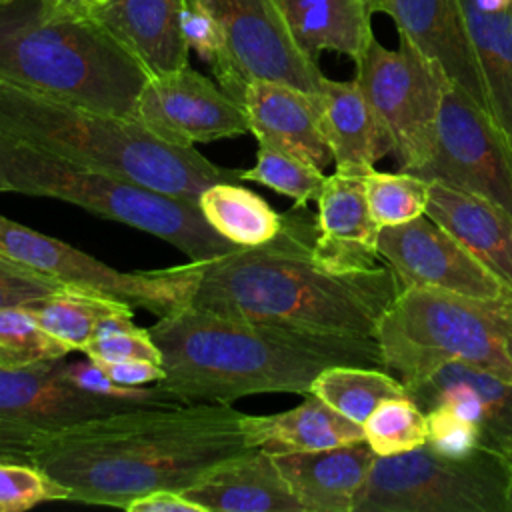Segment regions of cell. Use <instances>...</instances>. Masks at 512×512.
Returning a JSON list of instances; mask_svg holds the SVG:
<instances>
[{
  "label": "cell",
  "mask_w": 512,
  "mask_h": 512,
  "mask_svg": "<svg viewBox=\"0 0 512 512\" xmlns=\"http://www.w3.org/2000/svg\"><path fill=\"white\" fill-rule=\"evenodd\" d=\"M244 412L190 402L132 408L40 436L28 460L70 490V500L124 508L150 492L188 488L224 458L250 450Z\"/></svg>",
  "instance_id": "1"
},
{
  "label": "cell",
  "mask_w": 512,
  "mask_h": 512,
  "mask_svg": "<svg viewBox=\"0 0 512 512\" xmlns=\"http://www.w3.org/2000/svg\"><path fill=\"white\" fill-rule=\"evenodd\" d=\"M314 236L316 216L294 204L272 240L204 260L190 304L246 322L376 338L400 292L394 270H330L312 254Z\"/></svg>",
  "instance_id": "2"
},
{
  "label": "cell",
  "mask_w": 512,
  "mask_h": 512,
  "mask_svg": "<svg viewBox=\"0 0 512 512\" xmlns=\"http://www.w3.org/2000/svg\"><path fill=\"white\" fill-rule=\"evenodd\" d=\"M148 332L164 366L156 384L184 404H232L266 392L308 396L328 366L382 368L376 338L246 322L194 304L158 318Z\"/></svg>",
  "instance_id": "3"
},
{
  "label": "cell",
  "mask_w": 512,
  "mask_h": 512,
  "mask_svg": "<svg viewBox=\"0 0 512 512\" xmlns=\"http://www.w3.org/2000/svg\"><path fill=\"white\" fill-rule=\"evenodd\" d=\"M0 134L192 202L216 182L240 180L238 170L212 164L194 146H176L158 138L136 118L8 84H0Z\"/></svg>",
  "instance_id": "4"
},
{
  "label": "cell",
  "mask_w": 512,
  "mask_h": 512,
  "mask_svg": "<svg viewBox=\"0 0 512 512\" xmlns=\"http://www.w3.org/2000/svg\"><path fill=\"white\" fill-rule=\"evenodd\" d=\"M148 78L90 16L58 0H0V84L134 118Z\"/></svg>",
  "instance_id": "5"
},
{
  "label": "cell",
  "mask_w": 512,
  "mask_h": 512,
  "mask_svg": "<svg viewBox=\"0 0 512 512\" xmlns=\"http://www.w3.org/2000/svg\"><path fill=\"white\" fill-rule=\"evenodd\" d=\"M0 192L80 206L94 216L152 234L194 262L240 248L204 220L198 202L62 160L4 134H0Z\"/></svg>",
  "instance_id": "6"
},
{
  "label": "cell",
  "mask_w": 512,
  "mask_h": 512,
  "mask_svg": "<svg viewBox=\"0 0 512 512\" xmlns=\"http://www.w3.org/2000/svg\"><path fill=\"white\" fill-rule=\"evenodd\" d=\"M376 340L382 368L404 386L446 362H464L512 380V354L496 300L400 288L378 322Z\"/></svg>",
  "instance_id": "7"
},
{
  "label": "cell",
  "mask_w": 512,
  "mask_h": 512,
  "mask_svg": "<svg viewBox=\"0 0 512 512\" xmlns=\"http://www.w3.org/2000/svg\"><path fill=\"white\" fill-rule=\"evenodd\" d=\"M508 460L482 446L454 460L428 444L372 462L354 512H506Z\"/></svg>",
  "instance_id": "8"
},
{
  "label": "cell",
  "mask_w": 512,
  "mask_h": 512,
  "mask_svg": "<svg viewBox=\"0 0 512 512\" xmlns=\"http://www.w3.org/2000/svg\"><path fill=\"white\" fill-rule=\"evenodd\" d=\"M0 250L58 278L70 288L126 302L158 318L170 316L192 302L204 270V260H190L164 270L122 272L58 238L8 220L2 214Z\"/></svg>",
  "instance_id": "9"
},
{
  "label": "cell",
  "mask_w": 512,
  "mask_h": 512,
  "mask_svg": "<svg viewBox=\"0 0 512 512\" xmlns=\"http://www.w3.org/2000/svg\"><path fill=\"white\" fill-rule=\"evenodd\" d=\"M360 84L398 170L410 172L430 152L446 78L406 38L396 50L370 40L356 60Z\"/></svg>",
  "instance_id": "10"
},
{
  "label": "cell",
  "mask_w": 512,
  "mask_h": 512,
  "mask_svg": "<svg viewBox=\"0 0 512 512\" xmlns=\"http://www.w3.org/2000/svg\"><path fill=\"white\" fill-rule=\"evenodd\" d=\"M222 26L224 52L212 66L222 90L242 104L254 80L288 84L316 96L326 76L292 38L276 0H196Z\"/></svg>",
  "instance_id": "11"
},
{
  "label": "cell",
  "mask_w": 512,
  "mask_h": 512,
  "mask_svg": "<svg viewBox=\"0 0 512 512\" xmlns=\"http://www.w3.org/2000/svg\"><path fill=\"white\" fill-rule=\"evenodd\" d=\"M410 174L476 194L512 216V144L490 112L448 80L430 152Z\"/></svg>",
  "instance_id": "12"
},
{
  "label": "cell",
  "mask_w": 512,
  "mask_h": 512,
  "mask_svg": "<svg viewBox=\"0 0 512 512\" xmlns=\"http://www.w3.org/2000/svg\"><path fill=\"white\" fill-rule=\"evenodd\" d=\"M134 404L78 386L66 358L28 368H0V456L24 458L32 444L70 424L132 410Z\"/></svg>",
  "instance_id": "13"
},
{
  "label": "cell",
  "mask_w": 512,
  "mask_h": 512,
  "mask_svg": "<svg viewBox=\"0 0 512 512\" xmlns=\"http://www.w3.org/2000/svg\"><path fill=\"white\" fill-rule=\"evenodd\" d=\"M378 254L400 288H432L472 300H500L512 292L462 242L426 214L382 226Z\"/></svg>",
  "instance_id": "14"
},
{
  "label": "cell",
  "mask_w": 512,
  "mask_h": 512,
  "mask_svg": "<svg viewBox=\"0 0 512 512\" xmlns=\"http://www.w3.org/2000/svg\"><path fill=\"white\" fill-rule=\"evenodd\" d=\"M134 118L176 146L250 132L244 106L190 66L150 76L136 98Z\"/></svg>",
  "instance_id": "15"
},
{
  "label": "cell",
  "mask_w": 512,
  "mask_h": 512,
  "mask_svg": "<svg viewBox=\"0 0 512 512\" xmlns=\"http://www.w3.org/2000/svg\"><path fill=\"white\" fill-rule=\"evenodd\" d=\"M372 12H384L444 78L488 110L482 74L470 42L460 0H368ZM490 112V110H488Z\"/></svg>",
  "instance_id": "16"
},
{
  "label": "cell",
  "mask_w": 512,
  "mask_h": 512,
  "mask_svg": "<svg viewBox=\"0 0 512 512\" xmlns=\"http://www.w3.org/2000/svg\"><path fill=\"white\" fill-rule=\"evenodd\" d=\"M368 172V170H366ZM358 170H334L316 198L314 258L336 272H354L376 266L380 226L374 222L364 176Z\"/></svg>",
  "instance_id": "17"
},
{
  "label": "cell",
  "mask_w": 512,
  "mask_h": 512,
  "mask_svg": "<svg viewBox=\"0 0 512 512\" xmlns=\"http://www.w3.org/2000/svg\"><path fill=\"white\" fill-rule=\"evenodd\" d=\"M182 494L204 512H304L274 456L260 448L220 460Z\"/></svg>",
  "instance_id": "18"
},
{
  "label": "cell",
  "mask_w": 512,
  "mask_h": 512,
  "mask_svg": "<svg viewBox=\"0 0 512 512\" xmlns=\"http://www.w3.org/2000/svg\"><path fill=\"white\" fill-rule=\"evenodd\" d=\"M184 0H100L86 16L126 48L150 76L188 66L180 30Z\"/></svg>",
  "instance_id": "19"
},
{
  "label": "cell",
  "mask_w": 512,
  "mask_h": 512,
  "mask_svg": "<svg viewBox=\"0 0 512 512\" xmlns=\"http://www.w3.org/2000/svg\"><path fill=\"white\" fill-rule=\"evenodd\" d=\"M272 456L304 512H354L376 452L360 440Z\"/></svg>",
  "instance_id": "20"
},
{
  "label": "cell",
  "mask_w": 512,
  "mask_h": 512,
  "mask_svg": "<svg viewBox=\"0 0 512 512\" xmlns=\"http://www.w3.org/2000/svg\"><path fill=\"white\" fill-rule=\"evenodd\" d=\"M242 106L258 144L296 154L322 170L334 164L320 130L316 96L288 84L254 80L244 90Z\"/></svg>",
  "instance_id": "21"
},
{
  "label": "cell",
  "mask_w": 512,
  "mask_h": 512,
  "mask_svg": "<svg viewBox=\"0 0 512 512\" xmlns=\"http://www.w3.org/2000/svg\"><path fill=\"white\" fill-rule=\"evenodd\" d=\"M426 216L462 242L512 292V216L466 190L430 182Z\"/></svg>",
  "instance_id": "22"
},
{
  "label": "cell",
  "mask_w": 512,
  "mask_h": 512,
  "mask_svg": "<svg viewBox=\"0 0 512 512\" xmlns=\"http://www.w3.org/2000/svg\"><path fill=\"white\" fill-rule=\"evenodd\" d=\"M316 106L320 130L332 150L336 170L366 172L390 154V146L356 78L346 82L326 78L316 94Z\"/></svg>",
  "instance_id": "23"
},
{
  "label": "cell",
  "mask_w": 512,
  "mask_h": 512,
  "mask_svg": "<svg viewBox=\"0 0 512 512\" xmlns=\"http://www.w3.org/2000/svg\"><path fill=\"white\" fill-rule=\"evenodd\" d=\"M242 428L250 448L270 454L320 450L364 440L362 424L352 422L312 394L296 408L278 414H244Z\"/></svg>",
  "instance_id": "24"
},
{
  "label": "cell",
  "mask_w": 512,
  "mask_h": 512,
  "mask_svg": "<svg viewBox=\"0 0 512 512\" xmlns=\"http://www.w3.org/2000/svg\"><path fill=\"white\" fill-rule=\"evenodd\" d=\"M296 44L310 56L338 52L354 62L372 34L368 0H276Z\"/></svg>",
  "instance_id": "25"
},
{
  "label": "cell",
  "mask_w": 512,
  "mask_h": 512,
  "mask_svg": "<svg viewBox=\"0 0 512 512\" xmlns=\"http://www.w3.org/2000/svg\"><path fill=\"white\" fill-rule=\"evenodd\" d=\"M460 4L490 116L512 144V8L484 12L474 0H460Z\"/></svg>",
  "instance_id": "26"
},
{
  "label": "cell",
  "mask_w": 512,
  "mask_h": 512,
  "mask_svg": "<svg viewBox=\"0 0 512 512\" xmlns=\"http://www.w3.org/2000/svg\"><path fill=\"white\" fill-rule=\"evenodd\" d=\"M204 220L236 246H260L272 240L284 222L264 198L236 182H216L198 196Z\"/></svg>",
  "instance_id": "27"
},
{
  "label": "cell",
  "mask_w": 512,
  "mask_h": 512,
  "mask_svg": "<svg viewBox=\"0 0 512 512\" xmlns=\"http://www.w3.org/2000/svg\"><path fill=\"white\" fill-rule=\"evenodd\" d=\"M310 394L356 424H364V420L382 400L408 396L406 386L388 370L356 364H336L324 368L312 380Z\"/></svg>",
  "instance_id": "28"
},
{
  "label": "cell",
  "mask_w": 512,
  "mask_h": 512,
  "mask_svg": "<svg viewBox=\"0 0 512 512\" xmlns=\"http://www.w3.org/2000/svg\"><path fill=\"white\" fill-rule=\"evenodd\" d=\"M24 308L30 310L46 332L64 342L72 352H82L94 338L102 320L132 310L126 302L70 286Z\"/></svg>",
  "instance_id": "29"
},
{
  "label": "cell",
  "mask_w": 512,
  "mask_h": 512,
  "mask_svg": "<svg viewBox=\"0 0 512 512\" xmlns=\"http://www.w3.org/2000/svg\"><path fill=\"white\" fill-rule=\"evenodd\" d=\"M238 176L292 198L296 206H308V202L316 200L326 182L322 168L316 164L266 144L258 146L256 164L248 170H238Z\"/></svg>",
  "instance_id": "30"
},
{
  "label": "cell",
  "mask_w": 512,
  "mask_h": 512,
  "mask_svg": "<svg viewBox=\"0 0 512 512\" xmlns=\"http://www.w3.org/2000/svg\"><path fill=\"white\" fill-rule=\"evenodd\" d=\"M364 440L378 456H394L426 444V412L410 396L382 400L362 424Z\"/></svg>",
  "instance_id": "31"
},
{
  "label": "cell",
  "mask_w": 512,
  "mask_h": 512,
  "mask_svg": "<svg viewBox=\"0 0 512 512\" xmlns=\"http://www.w3.org/2000/svg\"><path fill=\"white\" fill-rule=\"evenodd\" d=\"M364 186L368 210L380 228L426 214L430 182L416 174L404 170L382 172L372 166L364 176Z\"/></svg>",
  "instance_id": "32"
},
{
  "label": "cell",
  "mask_w": 512,
  "mask_h": 512,
  "mask_svg": "<svg viewBox=\"0 0 512 512\" xmlns=\"http://www.w3.org/2000/svg\"><path fill=\"white\" fill-rule=\"evenodd\" d=\"M72 350L46 332L28 308L0 310V368H28L66 358Z\"/></svg>",
  "instance_id": "33"
},
{
  "label": "cell",
  "mask_w": 512,
  "mask_h": 512,
  "mask_svg": "<svg viewBox=\"0 0 512 512\" xmlns=\"http://www.w3.org/2000/svg\"><path fill=\"white\" fill-rule=\"evenodd\" d=\"M70 500V490L30 460L0 456V512H22L44 502Z\"/></svg>",
  "instance_id": "34"
},
{
  "label": "cell",
  "mask_w": 512,
  "mask_h": 512,
  "mask_svg": "<svg viewBox=\"0 0 512 512\" xmlns=\"http://www.w3.org/2000/svg\"><path fill=\"white\" fill-rule=\"evenodd\" d=\"M134 312H118L102 320L94 338L82 348V354L94 362L152 360L162 364V354L148 328L134 324Z\"/></svg>",
  "instance_id": "35"
},
{
  "label": "cell",
  "mask_w": 512,
  "mask_h": 512,
  "mask_svg": "<svg viewBox=\"0 0 512 512\" xmlns=\"http://www.w3.org/2000/svg\"><path fill=\"white\" fill-rule=\"evenodd\" d=\"M64 288L68 286L58 278L0 250V310L40 302Z\"/></svg>",
  "instance_id": "36"
},
{
  "label": "cell",
  "mask_w": 512,
  "mask_h": 512,
  "mask_svg": "<svg viewBox=\"0 0 512 512\" xmlns=\"http://www.w3.org/2000/svg\"><path fill=\"white\" fill-rule=\"evenodd\" d=\"M428 438L426 444L440 456L464 460L484 446L480 426L458 416L446 406H434L426 412Z\"/></svg>",
  "instance_id": "37"
},
{
  "label": "cell",
  "mask_w": 512,
  "mask_h": 512,
  "mask_svg": "<svg viewBox=\"0 0 512 512\" xmlns=\"http://www.w3.org/2000/svg\"><path fill=\"white\" fill-rule=\"evenodd\" d=\"M180 30L190 50L210 68L224 52V32L218 20L196 0H184L180 10Z\"/></svg>",
  "instance_id": "38"
},
{
  "label": "cell",
  "mask_w": 512,
  "mask_h": 512,
  "mask_svg": "<svg viewBox=\"0 0 512 512\" xmlns=\"http://www.w3.org/2000/svg\"><path fill=\"white\" fill-rule=\"evenodd\" d=\"M102 372L118 386L136 388L164 380V366L152 360H124V362H96Z\"/></svg>",
  "instance_id": "39"
},
{
  "label": "cell",
  "mask_w": 512,
  "mask_h": 512,
  "mask_svg": "<svg viewBox=\"0 0 512 512\" xmlns=\"http://www.w3.org/2000/svg\"><path fill=\"white\" fill-rule=\"evenodd\" d=\"M128 512H204L196 502L176 490H156L132 500Z\"/></svg>",
  "instance_id": "40"
},
{
  "label": "cell",
  "mask_w": 512,
  "mask_h": 512,
  "mask_svg": "<svg viewBox=\"0 0 512 512\" xmlns=\"http://www.w3.org/2000/svg\"><path fill=\"white\" fill-rule=\"evenodd\" d=\"M60 4H64L66 8L74 10V12H80V14H88V10L98 4L100 0H58Z\"/></svg>",
  "instance_id": "41"
},
{
  "label": "cell",
  "mask_w": 512,
  "mask_h": 512,
  "mask_svg": "<svg viewBox=\"0 0 512 512\" xmlns=\"http://www.w3.org/2000/svg\"><path fill=\"white\" fill-rule=\"evenodd\" d=\"M506 512H512V462L510 460H508V484H506Z\"/></svg>",
  "instance_id": "42"
},
{
  "label": "cell",
  "mask_w": 512,
  "mask_h": 512,
  "mask_svg": "<svg viewBox=\"0 0 512 512\" xmlns=\"http://www.w3.org/2000/svg\"><path fill=\"white\" fill-rule=\"evenodd\" d=\"M498 450H500V452H502V454L512 462V440H510V442H506V444H502Z\"/></svg>",
  "instance_id": "43"
}]
</instances>
